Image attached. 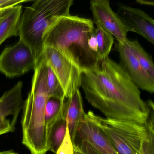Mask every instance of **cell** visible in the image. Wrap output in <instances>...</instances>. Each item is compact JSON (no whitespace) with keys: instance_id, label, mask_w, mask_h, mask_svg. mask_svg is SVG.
Segmentation results:
<instances>
[{"instance_id":"5","label":"cell","mask_w":154,"mask_h":154,"mask_svg":"<svg viewBox=\"0 0 154 154\" xmlns=\"http://www.w3.org/2000/svg\"><path fill=\"white\" fill-rule=\"evenodd\" d=\"M101 128L118 154H139L147 137L146 125L97 116Z\"/></svg>"},{"instance_id":"24","label":"cell","mask_w":154,"mask_h":154,"mask_svg":"<svg viewBox=\"0 0 154 154\" xmlns=\"http://www.w3.org/2000/svg\"><path fill=\"white\" fill-rule=\"evenodd\" d=\"M137 3L142 5H145V6H154V2L153 1H147V0H137L136 1Z\"/></svg>"},{"instance_id":"13","label":"cell","mask_w":154,"mask_h":154,"mask_svg":"<svg viewBox=\"0 0 154 154\" xmlns=\"http://www.w3.org/2000/svg\"><path fill=\"white\" fill-rule=\"evenodd\" d=\"M64 104L63 113L72 142L73 144L78 126L85 114L82 98L79 89L71 97L67 98Z\"/></svg>"},{"instance_id":"2","label":"cell","mask_w":154,"mask_h":154,"mask_svg":"<svg viewBox=\"0 0 154 154\" xmlns=\"http://www.w3.org/2000/svg\"><path fill=\"white\" fill-rule=\"evenodd\" d=\"M95 31L90 19L64 16L47 29L43 45L60 52L82 73L93 71L99 68L100 62L98 54L89 48L88 40Z\"/></svg>"},{"instance_id":"1","label":"cell","mask_w":154,"mask_h":154,"mask_svg":"<svg viewBox=\"0 0 154 154\" xmlns=\"http://www.w3.org/2000/svg\"><path fill=\"white\" fill-rule=\"evenodd\" d=\"M88 102L106 118L146 125L150 109L121 64L107 57L98 68L82 72L81 86Z\"/></svg>"},{"instance_id":"20","label":"cell","mask_w":154,"mask_h":154,"mask_svg":"<svg viewBox=\"0 0 154 154\" xmlns=\"http://www.w3.org/2000/svg\"><path fill=\"white\" fill-rule=\"evenodd\" d=\"M47 66L46 85L48 97H53L60 100L65 99L63 91L59 81L50 68Z\"/></svg>"},{"instance_id":"26","label":"cell","mask_w":154,"mask_h":154,"mask_svg":"<svg viewBox=\"0 0 154 154\" xmlns=\"http://www.w3.org/2000/svg\"><path fill=\"white\" fill-rule=\"evenodd\" d=\"M0 154H18L17 153H15L13 151H3V152H0Z\"/></svg>"},{"instance_id":"4","label":"cell","mask_w":154,"mask_h":154,"mask_svg":"<svg viewBox=\"0 0 154 154\" xmlns=\"http://www.w3.org/2000/svg\"><path fill=\"white\" fill-rule=\"evenodd\" d=\"M73 3V0H37L22 11L18 36L31 49L36 65L42 59L45 32L58 18L71 15Z\"/></svg>"},{"instance_id":"18","label":"cell","mask_w":154,"mask_h":154,"mask_svg":"<svg viewBox=\"0 0 154 154\" xmlns=\"http://www.w3.org/2000/svg\"><path fill=\"white\" fill-rule=\"evenodd\" d=\"M65 99L48 97L45 107V120L48 129L57 120L63 115Z\"/></svg>"},{"instance_id":"6","label":"cell","mask_w":154,"mask_h":154,"mask_svg":"<svg viewBox=\"0 0 154 154\" xmlns=\"http://www.w3.org/2000/svg\"><path fill=\"white\" fill-rule=\"evenodd\" d=\"M92 111L85 113L73 145L83 154H118Z\"/></svg>"},{"instance_id":"14","label":"cell","mask_w":154,"mask_h":154,"mask_svg":"<svg viewBox=\"0 0 154 154\" xmlns=\"http://www.w3.org/2000/svg\"><path fill=\"white\" fill-rule=\"evenodd\" d=\"M22 9L20 5L10 8L0 19V45L8 38L18 36Z\"/></svg>"},{"instance_id":"27","label":"cell","mask_w":154,"mask_h":154,"mask_svg":"<svg viewBox=\"0 0 154 154\" xmlns=\"http://www.w3.org/2000/svg\"><path fill=\"white\" fill-rule=\"evenodd\" d=\"M74 154H83L75 146H74Z\"/></svg>"},{"instance_id":"8","label":"cell","mask_w":154,"mask_h":154,"mask_svg":"<svg viewBox=\"0 0 154 154\" xmlns=\"http://www.w3.org/2000/svg\"><path fill=\"white\" fill-rule=\"evenodd\" d=\"M36 63L29 47L21 39L6 48L0 55V72L13 78L35 69Z\"/></svg>"},{"instance_id":"10","label":"cell","mask_w":154,"mask_h":154,"mask_svg":"<svg viewBox=\"0 0 154 154\" xmlns=\"http://www.w3.org/2000/svg\"><path fill=\"white\" fill-rule=\"evenodd\" d=\"M23 82H18L0 98V133L14 132L22 107Z\"/></svg>"},{"instance_id":"21","label":"cell","mask_w":154,"mask_h":154,"mask_svg":"<svg viewBox=\"0 0 154 154\" xmlns=\"http://www.w3.org/2000/svg\"><path fill=\"white\" fill-rule=\"evenodd\" d=\"M74 148L69 133L68 127L66 128V133L63 142L58 148L56 154H74Z\"/></svg>"},{"instance_id":"19","label":"cell","mask_w":154,"mask_h":154,"mask_svg":"<svg viewBox=\"0 0 154 154\" xmlns=\"http://www.w3.org/2000/svg\"><path fill=\"white\" fill-rule=\"evenodd\" d=\"M150 112L146 123L148 135L143 140L139 154H154V106L153 103L149 105Z\"/></svg>"},{"instance_id":"16","label":"cell","mask_w":154,"mask_h":154,"mask_svg":"<svg viewBox=\"0 0 154 154\" xmlns=\"http://www.w3.org/2000/svg\"><path fill=\"white\" fill-rule=\"evenodd\" d=\"M95 29V36L97 41V54L100 62L109 57L114 44V37L108 31L97 24Z\"/></svg>"},{"instance_id":"12","label":"cell","mask_w":154,"mask_h":154,"mask_svg":"<svg viewBox=\"0 0 154 154\" xmlns=\"http://www.w3.org/2000/svg\"><path fill=\"white\" fill-rule=\"evenodd\" d=\"M115 49L119 53L121 64L139 89L149 93L154 92V79L140 65L130 50L127 43H116Z\"/></svg>"},{"instance_id":"17","label":"cell","mask_w":154,"mask_h":154,"mask_svg":"<svg viewBox=\"0 0 154 154\" xmlns=\"http://www.w3.org/2000/svg\"><path fill=\"white\" fill-rule=\"evenodd\" d=\"M126 43L137 61L154 79V65L151 57L144 50L137 40L128 39Z\"/></svg>"},{"instance_id":"11","label":"cell","mask_w":154,"mask_h":154,"mask_svg":"<svg viewBox=\"0 0 154 154\" xmlns=\"http://www.w3.org/2000/svg\"><path fill=\"white\" fill-rule=\"evenodd\" d=\"M116 13L128 32L137 33L154 44V20L144 11L119 3Z\"/></svg>"},{"instance_id":"9","label":"cell","mask_w":154,"mask_h":154,"mask_svg":"<svg viewBox=\"0 0 154 154\" xmlns=\"http://www.w3.org/2000/svg\"><path fill=\"white\" fill-rule=\"evenodd\" d=\"M90 5L94 24L100 25L110 33L118 43H126L128 31L117 13L112 10L109 1L91 0Z\"/></svg>"},{"instance_id":"15","label":"cell","mask_w":154,"mask_h":154,"mask_svg":"<svg viewBox=\"0 0 154 154\" xmlns=\"http://www.w3.org/2000/svg\"><path fill=\"white\" fill-rule=\"evenodd\" d=\"M67 123L64 115L57 120L47 129V147L56 154L61 146L66 133Z\"/></svg>"},{"instance_id":"22","label":"cell","mask_w":154,"mask_h":154,"mask_svg":"<svg viewBox=\"0 0 154 154\" xmlns=\"http://www.w3.org/2000/svg\"><path fill=\"white\" fill-rule=\"evenodd\" d=\"M28 2H29V1L28 0H0V9L12 8Z\"/></svg>"},{"instance_id":"23","label":"cell","mask_w":154,"mask_h":154,"mask_svg":"<svg viewBox=\"0 0 154 154\" xmlns=\"http://www.w3.org/2000/svg\"><path fill=\"white\" fill-rule=\"evenodd\" d=\"M88 45L92 51L97 54L98 46H97V41H96V36H95V33L88 40Z\"/></svg>"},{"instance_id":"25","label":"cell","mask_w":154,"mask_h":154,"mask_svg":"<svg viewBox=\"0 0 154 154\" xmlns=\"http://www.w3.org/2000/svg\"><path fill=\"white\" fill-rule=\"evenodd\" d=\"M10 8H7L1 9H0V19L2 17L4 13L6 12V11L8 9Z\"/></svg>"},{"instance_id":"7","label":"cell","mask_w":154,"mask_h":154,"mask_svg":"<svg viewBox=\"0 0 154 154\" xmlns=\"http://www.w3.org/2000/svg\"><path fill=\"white\" fill-rule=\"evenodd\" d=\"M42 59L56 76L66 98L71 97L79 89L82 72L60 52L52 48L44 46Z\"/></svg>"},{"instance_id":"3","label":"cell","mask_w":154,"mask_h":154,"mask_svg":"<svg viewBox=\"0 0 154 154\" xmlns=\"http://www.w3.org/2000/svg\"><path fill=\"white\" fill-rule=\"evenodd\" d=\"M47 71V66L42 59L34 69L31 91L24 106L22 143L31 154H45L48 151L45 120V107L48 98Z\"/></svg>"},{"instance_id":"28","label":"cell","mask_w":154,"mask_h":154,"mask_svg":"<svg viewBox=\"0 0 154 154\" xmlns=\"http://www.w3.org/2000/svg\"><path fill=\"white\" fill-rule=\"evenodd\" d=\"M2 135V134H1V133H0V135Z\"/></svg>"}]
</instances>
